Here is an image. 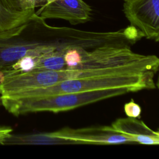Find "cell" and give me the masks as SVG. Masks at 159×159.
Here are the masks:
<instances>
[{"label":"cell","mask_w":159,"mask_h":159,"mask_svg":"<svg viewBox=\"0 0 159 159\" xmlns=\"http://www.w3.org/2000/svg\"><path fill=\"white\" fill-rule=\"evenodd\" d=\"M35 12L24 23L0 32V70L29 55L80 47L81 30L48 25Z\"/></svg>","instance_id":"obj_1"},{"label":"cell","mask_w":159,"mask_h":159,"mask_svg":"<svg viewBox=\"0 0 159 159\" xmlns=\"http://www.w3.org/2000/svg\"><path fill=\"white\" fill-rule=\"evenodd\" d=\"M128 93L127 88H114L35 97L1 96L0 101L6 111L18 116L37 112L69 111Z\"/></svg>","instance_id":"obj_2"},{"label":"cell","mask_w":159,"mask_h":159,"mask_svg":"<svg viewBox=\"0 0 159 159\" xmlns=\"http://www.w3.org/2000/svg\"><path fill=\"white\" fill-rule=\"evenodd\" d=\"M155 74H116L68 80L52 86L23 91L8 96L35 97L114 88H127L130 92H136L143 89H155Z\"/></svg>","instance_id":"obj_3"},{"label":"cell","mask_w":159,"mask_h":159,"mask_svg":"<svg viewBox=\"0 0 159 159\" xmlns=\"http://www.w3.org/2000/svg\"><path fill=\"white\" fill-rule=\"evenodd\" d=\"M124 12L143 37L159 42V0H123Z\"/></svg>","instance_id":"obj_4"},{"label":"cell","mask_w":159,"mask_h":159,"mask_svg":"<svg viewBox=\"0 0 159 159\" xmlns=\"http://www.w3.org/2000/svg\"><path fill=\"white\" fill-rule=\"evenodd\" d=\"M35 13L44 19H61L75 25L90 20L92 9L83 0H48Z\"/></svg>","instance_id":"obj_5"},{"label":"cell","mask_w":159,"mask_h":159,"mask_svg":"<svg viewBox=\"0 0 159 159\" xmlns=\"http://www.w3.org/2000/svg\"><path fill=\"white\" fill-rule=\"evenodd\" d=\"M111 125L118 131L132 138L137 143L159 145V132L153 130L137 118H119L112 122Z\"/></svg>","instance_id":"obj_6"},{"label":"cell","mask_w":159,"mask_h":159,"mask_svg":"<svg viewBox=\"0 0 159 159\" xmlns=\"http://www.w3.org/2000/svg\"><path fill=\"white\" fill-rule=\"evenodd\" d=\"M34 13H15L0 4V32L24 23Z\"/></svg>","instance_id":"obj_7"},{"label":"cell","mask_w":159,"mask_h":159,"mask_svg":"<svg viewBox=\"0 0 159 159\" xmlns=\"http://www.w3.org/2000/svg\"><path fill=\"white\" fill-rule=\"evenodd\" d=\"M86 50L80 47H73L67 48L64 54V60L66 68H73L81 63L83 54Z\"/></svg>","instance_id":"obj_8"},{"label":"cell","mask_w":159,"mask_h":159,"mask_svg":"<svg viewBox=\"0 0 159 159\" xmlns=\"http://www.w3.org/2000/svg\"><path fill=\"white\" fill-rule=\"evenodd\" d=\"M0 4L8 10L15 13H34L35 10L24 11L21 0H0Z\"/></svg>","instance_id":"obj_9"},{"label":"cell","mask_w":159,"mask_h":159,"mask_svg":"<svg viewBox=\"0 0 159 159\" xmlns=\"http://www.w3.org/2000/svg\"><path fill=\"white\" fill-rule=\"evenodd\" d=\"M124 112L128 117L132 118H140L142 109L141 107L135 102L133 99H131L129 102L125 103L124 106Z\"/></svg>","instance_id":"obj_10"},{"label":"cell","mask_w":159,"mask_h":159,"mask_svg":"<svg viewBox=\"0 0 159 159\" xmlns=\"http://www.w3.org/2000/svg\"><path fill=\"white\" fill-rule=\"evenodd\" d=\"M48 0H21V4L24 11L35 10V7H42Z\"/></svg>","instance_id":"obj_11"},{"label":"cell","mask_w":159,"mask_h":159,"mask_svg":"<svg viewBox=\"0 0 159 159\" xmlns=\"http://www.w3.org/2000/svg\"><path fill=\"white\" fill-rule=\"evenodd\" d=\"M156 86L158 88V89H159V69H158V79H157V81L156 83Z\"/></svg>","instance_id":"obj_12"},{"label":"cell","mask_w":159,"mask_h":159,"mask_svg":"<svg viewBox=\"0 0 159 159\" xmlns=\"http://www.w3.org/2000/svg\"><path fill=\"white\" fill-rule=\"evenodd\" d=\"M158 132H159V129H158Z\"/></svg>","instance_id":"obj_13"}]
</instances>
